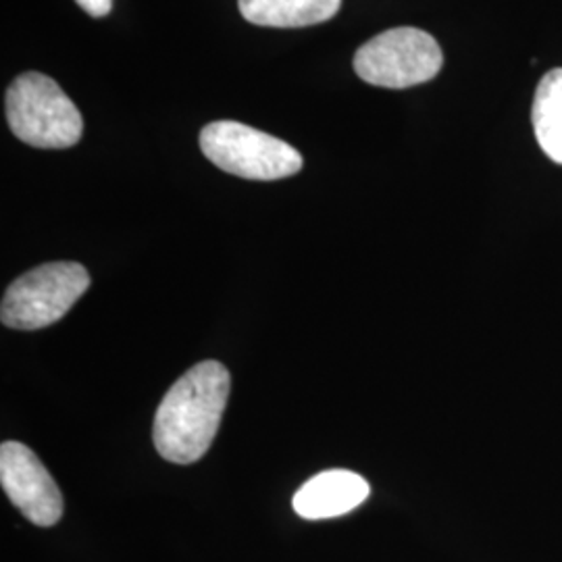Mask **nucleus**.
Returning a JSON list of instances; mask_svg holds the SVG:
<instances>
[{
	"label": "nucleus",
	"mask_w": 562,
	"mask_h": 562,
	"mask_svg": "<svg viewBox=\"0 0 562 562\" xmlns=\"http://www.w3.org/2000/svg\"><path fill=\"white\" fill-rule=\"evenodd\" d=\"M229 383L222 362L204 361L169 387L153 429L155 448L165 461L192 464L209 452L222 425Z\"/></svg>",
	"instance_id": "1"
},
{
	"label": "nucleus",
	"mask_w": 562,
	"mask_h": 562,
	"mask_svg": "<svg viewBox=\"0 0 562 562\" xmlns=\"http://www.w3.org/2000/svg\"><path fill=\"white\" fill-rule=\"evenodd\" d=\"M4 106L11 132L34 148L63 150L80 142L83 121L78 106L44 74L27 71L15 78Z\"/></svg>",
	"instance_id": "2"
},
{
	"label": "nucleus",
	"mask_w": 562,
	"mask_h": 562,
	"mask_svg": "<svg viewBox=\"0 0 562 562\" xmlns=\"http://www.w3.org/2000/svg\"><path fill=\"white\" fill-rule=\"evenodd\" d=\"M201 150L222 171L241 180H283L302 169L296 148L238 121L209 123L201 132Z\"/></svg>",
	"instance_id": "3"
},
{
	"label": "nucleus",
	"mask_w": 562,
	"mask_h": 562,
	"mask_svg": "<svg viewBox=\"0 0 562 562\" xmlns=\"http://www.w3.org/2000/svg\"><path fill=\"white\" fill-rule=\"evenodd\" d=\"M88 288L90 276L80 262H46L7 288L0 319L11 329L48 327L60 322Z\"/></svg>",
	"instance_id": "4"
},
{
	"label": "nucleus",
	"mask_w": 562,
	"mask_h": 562,
	"mask_svg": "<svg viewBox=\"0 0 562 562\" xmlns=\"http://www.w3.org/2000/svg\"><path fill=\"white\" fill-rule=\"evenodd\" d=\"M352 65L362 81L402 90L434 80L442 69L443 55L431 34L417 27H394L364 42Z\"/></svg>",
	"instance_id": "5"
},
{
	"label": "nucleus",
	"mask_w": 562,
	"mask_h": 562,
	"mask_svg": "<svg viewBox=\"0 0 562 562\" xmlns=\"http://www.w3.org/2000/svg\"><path fill=\"white\" fill-rule=\"evenodd\" d=\"M0 483L21 515L38 527H53L63 517L59 485L41 459L20 442L0 446Z\"/></svg>",
	"instance_id": "6"
},
{
	"label": "nucleus",
	"mask_w": 562,
	"mask_h": 562,
	"mask_svg": "<svg viewBox=\"0 0 562 562\" xmlns=\"http://www.w3.org/2000/svg\"><path fill=\"white\" fill-rule=\"evenodd\" d=\"M369 494L371 485L359 473L329 469L304 483L292 506L302 519L322 521L352 513L369 498Z\"/></svg>",
	"instance_id": "7"
},
{
	"label": "nucleus",
	"mask_w": 562,
	"mask_h": 562,
	"mask_svg": "<svg viewBox=\"0 0 562 562\" xmlns=\"http://www.w3.org/2000/svg\"><path fill=\"white\" fill-rule=\"evenodd\" d=\"M241 18L262 27H308L329 21L341 0H238Z\"/></svg>",
	"instance_id": "8"
},
{
	"label": "nucleus",
	"mask_w": 562,
	"mask_h": 562,
	"mask_svg": "<svg viewBox=\"0 0 562 562\" xmlns=\"http://www.w3.org/2000/svg\"><path fill=\"white\" fill-rule=\"evenodd\" d=\"M531 121L546 157L562 165V69L548 71L540 81Z\"/></svg>",
	"instance_id": "9"
},
{
	"label": "nucleus",
	"mask_w": 562,
	"mask_h": 562,
	"mask_svg": "<svg viewBox=\"0 0 562 562\" xmlns=\"http://www.w3.org/2000/svg\"><path fill=\"white\" fill-rule=\"evenodd\" d=\"M90 18H104L113 9V0H76Z\"/></svg>",
	"instance_id": "10"
}]
</instances>
